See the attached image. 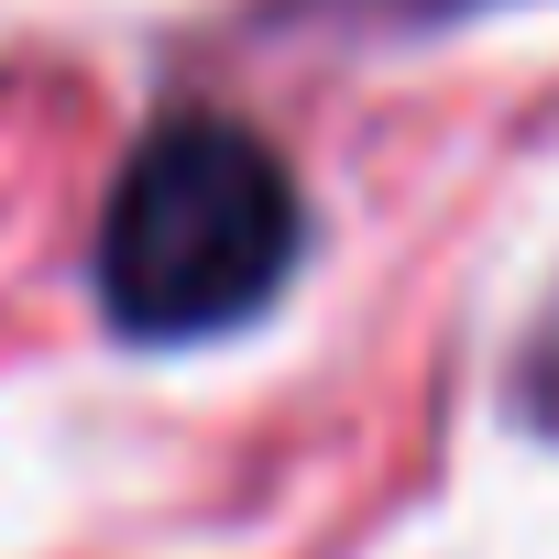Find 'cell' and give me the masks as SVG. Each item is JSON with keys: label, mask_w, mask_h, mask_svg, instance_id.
Listing matches in <instances>:
<instances>
[{"label": "cell", "mask_w": 559, "mask_h": 559, "mask_svg": "<svg viewBox=\"0 0 559 559\" xmlns=\"http://www.w3.org/2000/svg\"><path fill=\"white\" fill-rule=\"evenodd\" d=\"M308 198L297 165L230 110H176L132 143L110 219H99V308L132 341H209L241 330L297 274Z\"/></svg>", "instance_id": "6da1fadb"}]
</instances>
